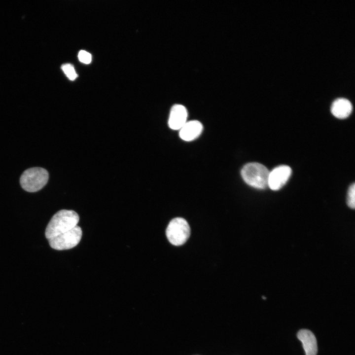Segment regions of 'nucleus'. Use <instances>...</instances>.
<instances>
[{
	"instance_id": "nucleus-1",
	"label": "nucleus",
	"mask_w": 355,
	"mask_h": 355,
	"mask_svg": "<svg viewBox=\"0 0 355 355\" xmlns=\"http://www.w3.org/2000/svg\"><path fill=\"white\" fill-rule=\"evenodd\" d=\"M79 220L78 214L72 210H61L52 217L45 231L48 239L64 233L75 227Z\"/></svg>"
},
{
	"instance_id": "nucleus-2",
	"label": "nucleus",
	"mask_w": 355,
	"mask_h": 355,
	"mask_svg": "<svg viewBox=\"0 0 355 355\" xmlns=\"http://www.w3.org/2000/svg\"><path fill=\"white\" fill-rule=\"evenodd\" d=\"M270 171L263 165L258 163H249L241 170V176L249 185L257 189H265L268 186Z\"/></svg>"
},
{
	"instance_id": "nucleus-3",
	"label": "nucleus",
	"mask_w": 355,
	"mask_h": 355,
	"mask_svg": "<svg viewBox=\"0 0 355 355\" xmlns=\"http://www.w3.org/2000/svg\"><path fill=\"white\" fill-rule=\"evenodd\" d=\"M49 174L41 167H33L26 170L21 175L20 183L22 188L29 192H35L41 189L47 183Z\"/></svg>"
},
{
	"instance_id": "nucleus-4",
	"label": "nucleus",
	"mask_w": 355,
	"mask_h": 355,
	"mask_svg": "<svg viewBox=\"0 0 355 355\" xmlns=\"http://www.w3.org/2000/svg\"><path fill=\"white\" fill-rule=\"evenodd\" d=\"M166 233L169 241L172 245L178 246L184 244L189 238L190 228L185 219L176 217L170 222Z\"/></svg>"
},
{
	"instance_id": "nucleus-5",
	"label": "nucleus",
	"mask_w": 355,
	"mask_h": 355,
	"mask_svg": "<svg viewBox=\"0 0 355 355\" xmlns=\"http://www.w3.org/2000/svg\"><path fill=\"white\" fill-rule=\"evenodd\" d=\"M82 236L81 228L76 225L72 229L48 239L50 246L58 250H66L75 247L80 242Z\"/></svg>"
},
{
	"instance_id": "nucleus-6",
	"label": "nucleus",
	"mask_w": 355,
	"mask_h": 355,
	"mask_svg": "<svg viewBox=\"0 0 355 355\" xmlns=\"http://www.w3.org/2000/svg\"><path fill=\"white\" fill-rule=\"evenodd\" d=\"M291 174V168L286 165H281L269 172L268 186L273 190L281 189L287 181Z\"/></svg>"
},
{
	"instance_id": "nucleus-7",
	"label": "nucleus",
	"mask_w": 355,
	"mask_h": 355,
	"mask_svg": "<svg viewBox=\"0 0 355 355\" xmlns=\"http://www.w3.org/2000/svg\"><path fill=\"white\" fill-rule=\"evenodd\" d=\"M187 111L186 108L181 105L173 106L171 109L168 124L173 130H180L186 122Z\"/></svg>"
},
{
	"instance_id": "nucleus-8",
	"label": "nucleus",
	"mask_w": 355,
	"mask_h": 355,
	"mask_svg": "<svg viewBox=\"0 0 355 355\" xmlns=\"http://www.w3.org/2000/svg\"><path fill=\"white\" fill-rule=\"evenodd\" d=\"M298 339L302 342L306 355H316L317 342L315 336L308 329H301L297 333Z\"/></svg>"
},
{
	"instance_id": "nucleus-9",
	"label": "nucleus",
	"mask_w": 355,
	"mask_h": 355,
	"mask_svg": "<svg viewBox=\"0 0 355 355\" xmlns=\"http://www.w3.org/2000/svg\"><path fill=\"white\" fill-rule=\"evenodd\" d=\"M203 130V125L197 120L186 122L180 128V138L186 141H192L198 137Z\"/></svg>"
},
{
	"instance_id": "nucleus-10",
	"label": "nucleus",
	"mask_w": 355,
	"mask_h": 355,
	"mask_svg": "<svg viewBox=\"0 0 355 355\" xmlns=\"http://www.w3.org/2000/svg\"><path fill=\"white\" fill-rule=\"evenodd\" d=\"M351 103L345 98H338L332 103L331 111L337 118L343 119L348 117L352 112Z\"/></svg>"
},
{
	"instance_id": "nucleus-11",
	"label": "nucleus",
	"mask_w": 355,
	"mask_h": 355,
	"mask_svg": "<svg viewBox=\"0 0 355 355\" xmlns=\"http://www.w3.org/2000/svg\"><path fill=\"white\" fill-rule=\"evenodd\" d=\"M355 184L353 183L351 184L349 188L347 196V204L348 206L353 209L355 206Z\"/></svg>"
},
{
	"instance_id": "nucleus-12",
	"label": "nucleus",
	"mask_w": 355,
	"mask_h": 355,
	"mask_svg": "<svg viewBox=\"0 0 355 355\" xmlns=\"http://www.w3.org/2000/svg\"><path fill=\"white\" fill-rule=\"evenodd\" d=\"M61 68L70 79L74 80L77 77V75L75 70L71 64H64L62 66Z\"/></svg>"
},
{
	"instance_id": "nucleus-13",
	"label": "nucleus",
	"mask_w": 355,
	"mask_h": 355,
	"mask_svg": "<svg viewBox=\"0 0 355 355\" xmlns=\"http://www.w3.org/2000/svg\"><path fill=\"white\" fill-rule=\"evenodd\" d=\"M78 57L79 61L83 63L89 64L91 61V55L85 50L80 51Z\"/></svg>"
}]
</instances>
